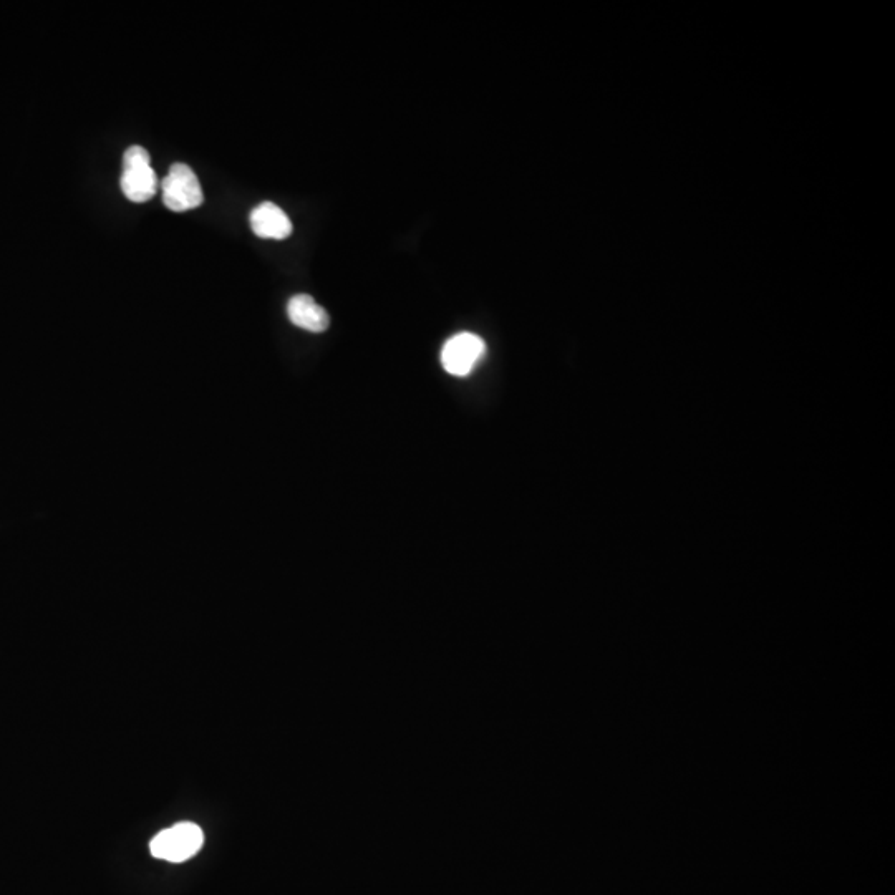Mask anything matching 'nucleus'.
Here are the masks:
<instances>
[{
    "label": "nucleus",
    "mask_w": 895,
    "mask_h": 895,
    "mask_svg": "<svg viewBox=\"0 0 895 895\" xmlns=\"http://www.w3.org/2000/svg\"><path fill=\"white\" fill-rule=\"evenodd\" d=\"M121 191L133 203H146L156 194L158 178L151 168L150 153L140 145H133L123 155Z\"/></svg>",
    "instance_id": "obj_1"
},
{
    "label": "nucleus",
    "mask_w": 895,
    "mask_h": 895,
    "mask_svg": "<svg viewBox=\"0 0 895 895\" xmlns=\"http://www.w3.org/2000/svg\"><path fill=\"white\" fill-rule=\"evenodd\" d=\"M204 834L199 826L193 823L175 824L156 834L150 842L151 856L168 862H184L198 854L203 847Z\"/></svg>",
    "instance_id": "obj_2"
},
{
    "label": "nucleus",
    "mask_w": 895,
    "mask_h": 895,
    "mask_svg": "<svg viewBox=\"0 0 895 895\" xmlns=\"http://www.w3.org/2000/svg\"><path fill=\"white\" fill-rule=\"evenodd\" d=\"M163 203L176 213L199 208L204 201L203 188L198 176L188 165L175 163L161 183Z\"/></svg>",
    "instance_id": "obj_3"
},
{
    "label": "nucleus",
    "mask_w": 895,
    "mask_h": 895,
    "mask_svg": "<svg viewBox=\"0 0 895 895\" xmlns=\"http://www.w3.org/2000/svg\"><path fill=\"white\" fill-rule=\"evenodd\" d=\"M484 352L486 345L481 337L471 332H461L443 345L441 363L451 375L466 377L475 370Z\"/></svg>",
    "instance_id": "obj_4"
},
{
    "label": "nucleus",
    "mask_w": 895,
    "mask_h": 895,
    "mask_svg": "<svg viewBox=\"0 0 895 895\" xmlns=\"http://www.w3.org/2000/svg\"><path fill=\"white\" fill-rule=\"evenodd\" d=\"M251 228L264 239H286L292 234L291 219L274 203H262L252 209Z\"/></svg>",
    "instance_id": "obj_5"
},
{
    "label": "nucleus",
    "mask_w": 895,
    "mask_h": 895,
    "mask_svg": "<svg viewBox=\"0 0 895 895\" xmlns=\"http://www.w3.org/2000/svg\"><path fill=\"white\" fill-rule=\"evenodd\" d=\"M287 315L292 324L300 329L309 330L314 334H320L329 329L330 319L327 310L320 307L312 297L307 294H299L292 297L287 304Z\"/></svg>",
    "instance_id": "obj_6"
}]
</instances>
